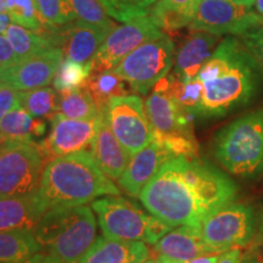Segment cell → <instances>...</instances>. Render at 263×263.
I'll list each match as a JSON object with an SVG mask.
<instances>
[{
  "mask_svg": "<svg viewBox=\"0 0 263 263\" xmlns=\"http://www.w3.org/2000/svg\"><path fill=\"white\" fill-rule=\"evenodd\" d=\"M234 182L205 160L174 156L139 194L150 215L176 228L200 227L236 196Z\"/></svg>",
  "mask_w": 263,
  "mask_h": 263,
  "instance_id": "6da1fadb",
  "label": "cell"
},
{
  "mask_svg": "<svg viewBox=\"0 0 263 263\" xmlns=\"http://www.w3.org/2000/svg\"><path fill=\"white\" fill-rule=\"evenodd\" d=\"M263 68L235 37L221 41L196 76L202 82V97L196 115L222 116L254 97Z\"/></svg>",
  "mask_w": 263,
  "mask_h": 263,
  "instance_id": "7a4b0ae2",
  "label": "cell"
},
{
  "mask_svg": "<svg viewBox=\"0 0 263 263\" xmlns=\"http://www.w3.org/2000/svg\"><path fill=\"white\" fill-rule=\"evenodd\" d=\"M120 194L112 179L98 166L91 151L84 150L49 160L35 197L45 213L58 207L82 206L98 197Z\"/></svg>",
  "mask_w": 263,
  "mask_h": 263,
  "instance_id": "3957f363",
  "label": "cell"
},
{
  "mask_svg": "<svg viewBox=\"0 0 263 263\" xmlns=\"http://www.w3.org/2000/svg\"><path fill=\"white\" fill-rule=\"evenodd\" d=\"M33 232L48 255L60 263H80L94 244L97 221L89 206L58 207L45 212Z\"/></svg>",
  "mask_w": 263,
  "mask_h": 263,
  "instance_id": "277c9868",
  "label": "cell"
},
{
  "mask_svg": "<svg viewBox=\"0 0 263 263\" xmlns=\"http://www.w3.org/2000/svg\"><path fill=\"white\" fill-rule=\"evenodd\" d=\"M212 155L227 172L244 178L263 174V108L227 124L212 140Z\"/></svg>",
  "mask_w": 263,
  "mask_h": 263,
  "instance_id": "5b68a950",
  "label": "cell"
},
{
  "mask_svg": "<svg viewBox=\"0 0 263 263\" xmlns=\"http://www.w3.org/2000/svg\"><path fill=\"white\" fill-rule=\"evenodd\" d=\"M91 210L107 239L155 245L173 229L155 216L146 215L137 203L120 195H107L94 200Z\"/></svg>",
  "mask_w": 263,
  "mask_h": 263,
  "instance_id": "8992f818",
  "label": "cell"
},
{
  "mask_svg": "<svg viewBox=\"0 0 263 263\" xmlns=\"http://www.w3.org/2000/svg\"><path fill=\"white\" fill-rule=\"evenodd\" d=\"M145 111L155 139L174 156L199 157V146L193 132V114L180 107L171 95L156 90L146 99Z\"/></svg>",
  "mask_w": 263,
  "mask_h": 263,
  "instance_id": "52a82bcc",
  "label": "cell"
},
{
  "mask_svg": "<svg viewBox=\"0 0 263 263\" xmlns=\"http://www.w3.org/2000/svg\"><path fill=\"white\" fill-rule=\"evenodd\" d=\"M44 159L34 141L9 140L0 147V199L28 196L37 192Z\"/></svg>",
  "mask_w": 263,
  "mask_h": 263,
  "instance_id": "ba28073f",
  "label": "cell"
},
{
  "mask_svg": "<svg viewBox=\"0 0 263 263\" xmlns=\"http://www.w3.org/2000/svg\"><path fill=\"white\" fill-rule=\"evenodd\" d=\"M174 62V44L167 34L140 45L114 68L136 93L146 94L168 74Z\"/></svg>",
  "mask_w": 263,
  "mask_h": 263,
  "instance_id": "9c48e42d",
  "label": "cell"
},
{
  "mask_svg": "<svg viewBox=\"0 0 263 263\" xmlns=\"http://www.w3.org/2000/svg\"><path fill=\"white\" fill-rule=\"evenodd\" d=\"M263 27V16L235 0H200L189 24L192 32L241 35Z\"/></svg>",
  "mask_w": 263,
  "mask_h": 263,
  "instance_id": "30bf717a",
  "label": "cell"
},
{
  "mask_svg": "<svg viewBox=\"0 0 263 263\" xmlns=\"http://www.w3.org/2000/svg\"><path fill=\"white\" fill-rule=\"evenodd\" d=\"M101 114L130 156L155 139L153 127L146 116L145 104L138 95L114 98Z\"/></svg>",
  "mask_w": 263,
  "mask_h": 263,
  "instance_id": "8fae6325",
  "label": "cell"
},
{
  "mask_svg": "<svg viewBox=\"0 0 263 263\" xmlns=\"http://www.w3.org/2000/svg\"><path fill=\"white\" fill-rule=\"evenodd\" d=\"M200 229L206 244L216 252L240 249L254 235V211L246 205L230 202L207 217Z\"/></svg>",
  "mask_w": 263,
  "mask_h": 263,
  "instance_id": "7c38bea8",
  "label": "cell"
},
{
  "mask_svg": "<svg viewBox=\"0 0 263 263\" xmlns=\"http://www.w3.org/2000/svg\"><path fill=\"white\" fill-rule=\"evenodd\" d=\"M162 34L163 32L149 15L116 27L107 35L89 62L90 73L114 70L132 51Z\"/></svg>",
  "mask_w": 263,
  "mask_h": 263,
  "instance_id": "4fadbf2b",
  "label": "cell"
},
{
  "mask_svg": "<svg viewBox=\"0 0 263 263\" xmlns=\"http://www.w3.org/2000/svg\"><path fill=\"white\" fill-rule=\"evenodd\" d=\"M99 122L100 117L91 121H78L57 114L51 118L49 137L38 144L43 155L51 160L78 151H90L97 137Z\"/></svg>",
  "mask_w": 263,
  "mask_h": 263,
  "instance_id": "5bb4252c",
  "label": "cell"
},
{
  "mask_svg": "<svg viewBox=\"0 0 263 263\" xmlns=\"http://www.w3.org/2000/svg\"><path fill=\"white\" fill-rule=\"evenodd\" d=\"M64 61L59 48L33 55L0 70V82L11 85L16 90L25 91L47 87L54 81L55 74Z\"/></svg>",
  "mask_w": 263,
  "mask_h": 263,
  "instance_id": "9a60e30c",
  "label": "cell"
},
{
  "mask_svg": "<svg viewBox=\"0 0 263 263\" xmlns=\"http://www.w3.org/2000/svg\"><path fill=\"white\" fill-rule=\"evenodd\" d=\"M55 48L62 51L65 60L87 65L100 49L110 33L80 20L65 26L49 27Z\"/></svg>",
  "mask_w": 263,
  "mask_h": 263,
  "instance_id": "2e32d148",
  "label": "cell"
},
{
  "mask_svg": "<svg viewBox=\"0 0 263 263\" xmlns=\"http://www.w3.org/2000/svg\"><path fill=\"white\" fill-rule=\"evenodd\" d=\"M172 157L173 154L161 141L154 139L130 157L126 171L118 179V185L129 196L138 197L161 167Z\"/></svg>",
  "mask_w": 263,
  "mask_h": 263,
  "instance_id": "e0dca14e",
  "label": "cell"
},
{
  "mask_svg": "<svg viewBox=\"0 0 263 263\" xmlns=\"http://www.w3.org/2000/svg\"><path fill=\"white\" fill-rule=\"evenodd\" d=\"M155 251L157 255L179 263H186L200 256L221 254L206 244L200 227L194 226L176 227L156 242Z\"/></svg>",
  "mask_w": 263,
  "mask_h": 263,
  "instance_id": "ac0fdd59",
  "label": "cell"
},
{
  "mask_svg": "<svg viewBox=\"0 0 263 263\" xmlns=\"http://www.w3.org/2000/svg\"><path fill=\"white\" fill-rule=\"evenodd\" d=\"M219 35L206 32H193L174 58L173 73L184 81L196 78L206 61L221 43Z\"/></svg>",
  "mask_w": 263,
  "mask_h": 263,
  "instance_id": "d6986e66",
  "label": "cell"
},
{
  "mask_svg": "<svg viewBox=\"0 0 263 263\" xmlns=\"http://www.w3.org/2000/svg\"><path fill=\"white\" fill-rule=\"evenodd\" d=\"M90 151L100 170L108 178L116 180L120 179L126 171L132 157L108 127L103 114L100 116L98 133Z\"/></svg>",
  "mask_w": 263,
  "mask_h": 263,
  "instance_id": "ffe728a7",
  "label": "cell"
},
{
  "mask_svg": "<svg viewBox=\"0 0 263 263\" xmlns=\"http://www.w3.org/2000/svg\"><path fill=\"white\" fill-rule=\"evenodd\" d=\"M149 255L150 250L143 241L99 236L80 263H144Z\"/></svg>",
  "mask_w": 263,
  "mask_h": 263,
  "instance_id": "44dd1931",
  "label": "cell"
},
{
  "mask_svg": "<svg viewBox=\"0 0 263 263\" xmlns=\"http://www.w3.org/2000/svg\"><path fill=\"white\" fill-rule=\"evenodd\" d=\"M44 212L33 195L0 199V232L28 229L34 230Z\"/></svg>",
  "mask_w": 263,
  "mask_h": 263,
  "instance_id": "7402d4cb",
  "label": "cell"
},
{
  "mask_svg": "<svg viewBox=\"0 0 263 263\" xmlns=\"http://www.w3.org/2000/svg\"><path fill=\"white\" fill-rule=\"evenodd\" d=\"M200 0H157L150 10V18L159 28L174 31L189 26Z\"/></svg>",
  "mask_w": 263,
  "mask_h": 263,
  "instance_id": "603a6c76",
  "label": "cell"
},
{
  "mask_svg": "<svg viewBox=\"0 0 263 263\" xmlns=\"http://www.w3.org/2000/svg\"><path fill=\"white\" fill-rule=\"evenodd\" d=\"M42 251L33 230L0 232V263H22Z\"/></svg>",
  "mask_w": 263,
  "mask_h": 263,
  "instance_id": "cb8c5ba5",
  "label": "cell"
},
{
  "mask_svg": "<svg viewBox=\"0 0 263 263\" xmlns=\"http://www.w3.org/2000/svg\"><path fill=\"white\" fill-rule=\"evenodd\" d=\"M4 35L12 45L18 61L55 48L49 33V26H45L42 32H35L11 22Z\"/></svg>",
  "mask_w": 263,
  "mask_h": 263,
  "instance_id": "d4e9b609",
  "label": "cell"
},
{
  "mask_svg": "<svg viewBox=\"0 0 263 263\" xmlns=\"http://www.w3.org/2000/svg\"><path fill=\"white\" fill-rule=\"evenodd\" d=\"M0 132L10 140L34 141L35 138L44 136L47 124L20 106L0 120Z\"/></svg>",
  "mask_w": 263,
  "mask_h": 263,
  "instance_id": "484cf974",
  "label": "cell"
},
{
  "mask_svg": "<svg viewBox=\"0 0 263 263\" xmlns=\"http://www.w3.org/2000/svg\"><path fill=\"white\" fill-rule=\"evenodd\" d=\"M87 88L100 112H103L114 98L128 95L123 78L115 70L90 73L87 81Z\"/></svg>",
  "mask_w": 263,
  "mask_h": 263,
  "instance_id": "4316f807",
  "label": "cell"
},
{
  "mask_svg": "<svg viewBox=\"0 0 263 263\" xmlns=\"http://www.w3.org/2000/svg\"><path fill=\"white\" fill-rule=\"evenodd\" d=\"M58 115L70 120L91 121L100 117L101 112L95 105L88 88L84 87L77 90L60 93Z\"/></svg>",
  "mask_w": 263,
  "mask_h": 263,
  "instance_id": "83f0119b",
  "label": "cell"
},
{
  "mask_svg": "<svg viewBox=\"0 0 263 263\" xmlns=\"http://www.w3.org/2000/svg\"><path fill=\"white\" fill-rule=\"evenodd\" d=\"M20 105L37 118H51L58 114L59 95L50 87L20 91Z\"/></svg>",
  "mask_w": 263,
  "mask_h": 263,
  "instance_id": "f1b7e54d",
  "label": "cell"
},
{
  "mask_svg": "<svg viewBox=\"0 0 263 263\" xmlns=\"http://www.w3.org/2000/svg\"><path fill=\"white\" fill-rule=\"evenodd\" d=\"M110 17L116 21L127 22L144 17L150 14V10L157 0H98Z\"/></svg>",
  "mask_w": 263,
  "mask_h": 263,
  "instance_id": "f546056e",
  "label": "cell"
},
{
  "mask_svg": "<svg viewBox=\"0 0 263 263\" xmlns=\"http://www.w3.org/2000/svg\"><path fill=\"white\" fill-rule=\"evenodd\" d=\"M89 74V64L82 65L71 60H65L62 61L57 74H55L52 85L59 93L81 89V88L87 87Z\"/></svg>",
  "mask_w": 263,
  "mask_h": 263,
  "instance_id": "4dcf8cb0",
  "label": "cell"
},
{
  "mask_svg": "<svg viewBox=\"0 0 263 263\" xmlns=\"http://www.w3.org/2000/svg\"><path fill=\"white\" fill-rule=\"evenodd\" d=\"M68 3L76 17L80 21L95 26L108 33L117 27L98 0H68Z\"/></svg>",
  "mask_w": 263,
  "mask_h": 263,
  "instance_id": "1f68e13d",
  "label": "cell"
},
{
  "mask_svg": "<svg viewBox=\"0 0 263 263\" xmlns=\"http://www.w3.org/2000/svg\"><path fill=\"white\" fill-rule=\"evenodd\" d=\"M6 14L11 17L14 24L35 32L45 28L44 22L39 14L37 0H8Z\"/></svg>",
  "mask_w": 263,
  "mask_h": 263,
  "instance_id": "d6a6232c",
  "label": "cell"
},
{
  "mask_svg": "<svg viewBox=\"0 0 263 263\" xmlns=\"http://www.w3.org/2000/svg\"><path fill=\"white\" fill-rule=\"evenodd\" d=\"M37 5L45 26L58 27L77 20L68 0H37Z\"/></svg>",
  "mask_w": 263,
  "mask_h": 263,
  "instance_id": "836d02e7",
  "label": "cell"
},
{
  "mask_svg": "<svg viewBox=\"0 0 263 263\" xmlns=\"http://www.w3.org/2000/svg\"><path fill=\"white\" fill-rule=\"evenodd\" d=\"M20 106V91L11 85L0 82V120Z\"/></svg>",
  "mask_w": 263,
  "mask_h": 263,
  "instance_id": "e575fe53",
  "label": "cell"
},
{
  "mask_svg": "<svg viewBox=\"0 0 263 263\" xmlns=\"http://www.w3.org/2000/svg\"><path fill=\"white\" fill-rule=\"evenodd\" d=\"M241 42L263 68V27L241 35Z\"/></svg>",
  "mask_w": 263,
  "mask_h": 263,
  "instance_id": "d590c367",
  "label": "cell"
},
{
  "mask_svg": "<svg viewBox=\"0 0 263 263\" xmlns=\"http://www.w3.org/2000/svg\"><path fill=\"white\" fill-rule=\"evenodd\" d=\"M18 61L16 57L12 45L10 44L5 35L0 34V70L9 67V66L16 64Z\"/></svg>",
  "mask_w": 263,
  "mask_h": 263,
  "instance_id": "8d00e7d4",
  "label": "cell"
},
{
  "mask_svg": "<svg viewBox=\"0 0 263 263\" xmlns=\"http://www.w3.org/2000/svg\"><path fill=\"white\" fill-rule=\"evenodd\" d=\"M241 262V250L239 248L223 252L217 263H240Z\"/></svg>",
  "mask_w": 263,
  "mask_h": 263,
  "instance_id": "74e56055",
  "label": "cell"
},
{
  "mask_svg": "<svg viewBox=\"0 0 263 263\" xmlns=\"http://www.w3.org/2000/svg\"><path fill=\"white\" fill-rule=\"evenodd\" d=\"M22 263H60L57 258H54L50 255H44V254H35L33 255L32 257H29L28 259H26L25 262Z\"/></svg>",
  "mask_w": 263,
  "mask_h": 263,
  "instance_id": "f35d334b",
  "label": "cell"
},
{
  "mask_svg": "<svg viewBox=\"0 0 263 263\" xmlns=\"http://www.w3.org/2000/svg\"><path fill=\"white\" fill-rule=\"evenodd\" d=\"M222 254H211V255H205L200 256V257H196L192 259V261H188L186 263H217L218 262L219 257H221Z\"/></svg>",
  "mask_w": 263,
  "mask_h": 263,
  "instance_id": "ab89813d",
  "label": "cell"
},
{
  "mask_svg": "<svg viewBox=\"0 0 263 263\" xmlns=\"http://www.w3.org/2000/svg\"><path fill=\"white\" fill-rule=\"evenodd\" d=\"M12 22V20L10 16L6 14V12H3V14H0V34L4 35V33L6 32V29L10 26V24Z\"/></svg>",
  "mask_w": 263,
  "mask_h": 263,
  "instance_id": "60d3db41",
  "label": "cell"
},
{
  "mask_svg": "<svg viewBox=\"0 0 263 263\" xmlns=\"http://www.w3.org/2000/svg\"><path fill=\"white\" fill-rule=\"evenodd\" d=\"M155 263H179V262L173 261V259L166 257V256L157 255V257H156V259H155Z\"/></svg>",
  "mask_w": 263,
  "mask_h": 263,
  "instance_id": "b9f144b4",
  "label": "cell"
},
{
  "mask_svg": "<svg viewBox=\"0 0 263 263\" xmlns=\"http://www.w3.org/2000/svg\"><path fill=\"white\" fill-rule=\"evenodd\" d=\"M239 4H242L245 6H249V8H252V5L256 4V0H235Z\"/></svg>",
  "mask_w": 263,
  "mask_h": 263,
  "instance_id": "7bdbcfd3",
  "label": "cell"
},
{
  "mask_svg": "<svg viewBox=\"0 0 263 263\" xmlns=\"http://www.w3.org/2000/svg\"><path fill=\"white\" fill-rule=\"evenodd\" d=\"M256 10L261 16H263V0H256Z\"/></svg>",
  "mask_w": 263,
  "mask_h": 263,
  "instance_id": "ee69618b",
  "label": "cell"
},
{
  "mask_svg": "<svg viewBox=\"0 0 263 263\" xmlns=\"http://www.w3.org/2000/svg\"><path fill=\"white\" fill-rule=\"evenodd\" d=\"M10 139H9V138L8 137H6V136H4V134H3L2 133V132H0V147H2V146H4L5 145V144L6 143H8V141H9Z\"/></svg>",
  "mask_w": 263,
  "mask_h": 263,
  "instance_id": "f6af8a7d",
  "label": "cell"
},
{
  "mask_svg": "<svg viewBox=\"0 0 263 263\" xmlns=\"http://www.w3.org/2000/svg\"><path fill=\"white\" fill-rule=\"evenodd\" d=\"M6 3H8V0H0V14L6 12Z\"/></svg>",
  "mask_w": 263,
  "mask_h": 263,
  "instance_id": "bcb514c9",
  "label": "cell"
},
{
  "mask_svg": "<svg viewBox=\"0 0 263 263\" xmlns=\"http://www.w3.org/2000/svg\"><path fill=\"white\" fill-rule=\"evenodd\" d=\"M261 244L263 249V212H262V221H261Z\"/></svg>",
  "mask_w": 263,
  "mask_h": 263,
  "instance_id": "7dc6e473",
  "label": "cell"
},
{
  "mask_svg": "<svg viewBox=\"0 0 263 263\" xmlns=\"http://www.w3.org/2000/svg\"><path fill=\"white\" fill-rule=\"evenodd\" d=\"M145 263H155V259H153V258H149V259H146Z\"/></svg>",
  "mask_w": 263,
  "mask_h": 263,
  "instance_id": "c3c4849f",
  "label": "cell"
},
{
  "mask_svg": "<svg viewBox=\"0 0 263 263\" xmlns=\"http://www.w3.org/2000/svg\"><path fill=\"white\" fill-rule=\"evenodd\" d=\"M245 263H259V262H257V261H246Z\"/></svg>",
  "mask_w": 263,
  "mask_h": 263,
  "instance_id": "681fc988",
  "label": "cell"
}]
</instances>
